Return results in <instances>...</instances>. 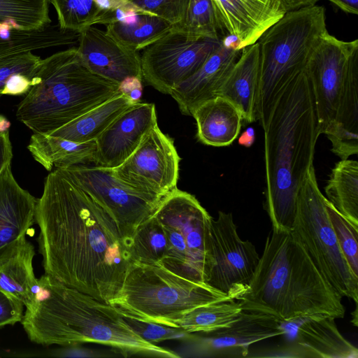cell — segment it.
Returning a JSON list of instances; mask_svg holds the SVG:
<instances>
[{"mask_svg": "<svg viewBox=\"0 0 358 358\" xmlns=\"http://www.w3.org/2000/svg\"><path fill=\"white\" fill-rule=\"evenodd\" d=\"M35 220L45 274L108 303L134 263L109 213L56 169L45 179Z\"/></svg>", "mask_w": 358, "mask_h": 358, "instance_id": "obj_1", "label": "cell"}, {"mask_svg": "<svg viewBox=\"0 0 358 358\" xmlns=\"http://www.w3.org/2000/svg\"><path fill=\"white\" fill-rule=\"evenodd\" d=\"M263 131L265 208L272 229L292 231L298 192L313 166L321 134L313 89L306 70L285 88Z\"/></svg>", "mask_w": 358, "mask_h": 358, "instance_id": "obj_2", "label": "cell"}, {"mask_svg": "<svg viewBox=\"0 0 358 358\" xmlns=\"http://www.w3.org/2000/svg\"><path fill=\"white\" fill-rule=\"evenodd\" d=\"M36 305L26 309L22 324L35 343L69 346L83 343L106 345L124 357H180L176 352L138 336L110 303L99 301L45 274Z\"/></svg>", "mask_w": 358, "mask_h": 358, "instance_id": "obj_3", "label": "cell"}, {"mask_svg": "<svg viewBox=\"0 0 358 358\" xmlns=\"http://www.w3.org/2000/svg\"><path fill=\"white\" fill-rule=\"evenodd\" d=\"M243 310L259 312L289 322L325 315L343 318L341 296L317 268L292 231L272 229L245 292Z\"/></svg>", "mask_w": 358, "mask_h": 358, "instance_id": "obj_4", "label": "cell"}, {"mask_svg": "<svg viewBox=\"0 0 358 358\" xmlns=\"http://www.w3.org/2000/svg\"><path fill=\"white\" fill-rule=\"evenodd\" d=\"M31 82L16 117L47 135L122 93L119 84L92 72L75 46L42 59Z\"/></svg>", "mask_w": 358, "mask_h": 358, "instance_id": "obj_5", "label": "cell"}, {"mask_svg": "<svg viewBox=\"0 0 358 358\" xmlns=\"http://www.w3.org/2000/svg\"><path fill=\"white\" fill-rule=\"evenodd\" d=\"M327 32L324 8L313 5L287 12L259 38L255 115L263 130L278 99L289 83L305 70Z\"/></svg>", "mask_w": 358, "mask_h": 358, "instance_id": "obj_6", "label": "cell"}, {"mask_svg": "<svg viewBox=\"0 0 358 358\" xmlns=\"http://www.w3.org/2000/svg\"><path fill=\"white\" fill-rule=\"evenodd\" d=\"M235 300L205 282L180 276L160 263H133L110 303L123 317L172 327L196 307Z\"/></svg>", "mask_w": 358, "mask_h": 358, "instance_id": "obj_7", "label": "cell"}, {"mask_svg": "<svg viewBox=\"0 0 358 358\" xmlns=\"http://www.w3.org/2000/svg\"><path fill=\"white\" fill-rule=\"evenodd\" d=\"M325 198L312 166L298 192L292 231L334 290L357 303L358 278L340 249L325 208Z\"/></svg>", "mask_w": 358, "mask_h": 358, "instance_id": "obj_8", "label": "cell"}, {"mask_svg": "<svg viewBox=\"0 0 358 358\" xmlns=\"http://www.w3.org/2000/svg\"><path fill=\"white\" fill-rule=\"evenodd\" d=\"M154 217L168 241L161 264L180 276L205 282L206 235L211 218L207 210L194 195L176 187L164 198Z\"/></svg>", "mask_w": 358, "mask_h": 358, "instance_id": "obj_9", "label": "cell"}, {"mask_svg": "<svg viewBox=\"0 0 358 358\" xmlns=\"http://www.w3.org/2000/svg\"><path fill=\"white\" fill-rule=\"evenodd\" d=\"M255 245L238 234L231 213L218 212L206 235L204 282L235 300L246 291L259 261Z\"/></svg>", "mask_w": 358, "mask_h": 358, "instance_id": "obj_10", "label": "cell"}, {"mask_svg": "<svg viewBox=\"0 0 358 358\" xmlns=\"http://www.w3.org/2000/svg\"><path fill=\"white\" fill-rule=\"evenodd\" d=\"M60 170L109 213L129 247L136 232L162 202L125 184L113 169L76 165Z\"/></svg>", "mask_w": 358, "mask_h": 358, "instance_id": "obj_11", "label": "cell"}, {"mask_svg": "<svg viewBox=\"0 0 358 358\" xmlns=\"http://www.w3.org/2000/svg\"><path fill=\"white\" fill-rule=\"evenodd\" d=\"M222 43L169 30L141 55L143 80L159 92L171 91L196 73Z\"/></svg>", "mask_w": 358, "mask_h": 358, "instance_id": "obj_12", "label": "cell"}, {"mask_svg": "<svg viewBox=\"0 0 358 358\" xmlns=\"http://www.w3.org/2000/svg\"><path fill=\"white\" fill-rule=\"evenodd\" d=\"M180 161L173 139L157 124L136 150L113 170L127 185L162 201L177 187Z\"/></svg>", "mask_w": 358, "mask_h": 358, "instance_id": "obj_13", "label": "cell"}, {"mask_svg": "<svg viewBox=\"0 0 358 358\" xmlns=\"http://www.w3.org/2000/svg\"><path fill=\"white\" fill-rule=\"evenodd\" d=\"M358 40L344 41L330 35L322 36L305 69L313 89L320 134L334 124L352 56Z\"/></svg>", "mask_w": 358, "mask_h": 358, "instance_id": "obj_14", "label": "cell"}, {"mask_svg": "<svg viewBox=\"0 0 358 358\" xmlns=\"http://www.w3.org/2000/svg\"><path fill=\"white\" fill-rule=\"evenodd\" d=\"M281 323L268 314L243 310L231 325L194 333L189 341L201 356L245 357L252 344L285 334Z\"/></svg>", "mask_w": 358, "mask_h": 358, "instance_id": "obj_15", "label": "cell"}, {"mask_svg": "<svg viewBox=\"0 0 358 358\" xmlns=\"http://www.w3.org/2000/svg\"><path fill=\"white\" fill-rule=\"evenodd\" d=\"M157 124L155 105L138 101L117 116L97 137L95 165L115 169Z\"/></svg>", "mask_w": 358, "mask_h": 358, "instance_id": "obj_16", "label": "cell"}, {"mask_svg": "<svg viewBox=\"0 0 358 358\" xmlns=\"http://www.w3.org/2000/svg\"><path fill=\"white\" fill-rule=\"evenodd\" d=\"M78 52L94 73L117 84L136 77L143 80L141 55L94 26L79 33Z\"/></svg>", "mask_w": 358, "mask_h": 358, "instance_id": "obj_17", "label": "cell"}, {"mask_svg": "<svg viewBox=\"0 0 358 358\" xmlns=\"http://www.w3.org/2000/svg\"><path fill=\"white\" fill-rule=\"evenodd\" d=\"M241 50L234 40L222 38V43L201 67L186 80L173 88L170 95L178 103L180 112L191 115L202 103L217 96L229 73L238 60Z\"/></svg>", "mask_w": 358, "mask_h": 358, "instance_id": "obj_18", "label": "cell"}, {"mask_svg": "<svg viewBox=\"0 0 358 358\" xmlns=\"http://www.w3.org/2000/svg\"><path fill=\"white\" fill-rule=\"evenodd\" d=\"M37 199L15 180L11 163L0 172V262L23 240L36 223Z\"/></svg>", "mask_w": 358, "mask_h": 358, "instance_id": "obj_19", "label": "cell"}, {"mask_svg": "<svg viewBox=\"0 0 358 358\" xmlns=\"http://www.w3.org/2000/svg\"><path fill=\"white\" fill-rule=\"evenodd\" d=\"M341 160L358 152V52L352 57L335 122L324 134Z\"/></svg>", "mask_w": 358, "mask_h": 358, "instance_id": "obj_20", "label": "cell"}, {"mask_svg": "<svg viewBox=\"0 0 358 358\" xmlns=\"http://www.w3.org/2000/svg\"><path fill=\"white\" fill-rule=\"evenodd\" d=\"M295 321L296 343L304 357L357 358L358 350L340 333L335 318L313 315Z\"/></svg>", "mask_w": 358, "mask_h": 358, "instance_id": "obj_21", "label": "cell"}, {"mask_svg": "<svg viewBox=\"0 0 358 358\" xmlns=\"http://www.w3.org/2000/svg\"><path fill=\"white\" fill-rule=\"evenodd\" d=\"M196 123V138L215 147L231 145L238 137L243 117L229 100L216 96L198 106L191 115Z\"/></svg>", "mask_w": 358, "mask_h": 358, "instance_id": "obj_22", "label": "cell"}, {"mask_svg": "<svg viewBox=\"0 0 358 358\" xmlns=\"http://www.w3.org/2000/svg\"><path fill=\"white\" fill-rule=\"evenodd\" d=\"M259 69V50L256 42L241 50L217 95L231 102L241 112L243 120L248 123L256 121L255 103Z\"/></svg>", "mask_w": 358, "mask_h": 358, "instance_id": "obj_23", "label": "cell"}, {"mask_svg": "<svg viewBox=\"0 0 358 358\" xmlns=\"http://www.w3.org/2000/svg\"><path fill=\"white\" fill-rule=\"evenodd\" d=\"M33 245L25 238L0 262V290L20 301L29 309L40 298L42 291L35 277Z\"/></svg>", "mask_w": 358, "mask_h": 358, "instance_id": "obj_24", "label": "cell"}, {"mask_svg": "<svg viewBox=\"0 0 358 358\" xmlns=\"http://www.w3.org/2000/svg\"><path fill=\"white\" fill-rule=\"evenodd\" d=\"M27 149L34 159L47 171L53 166L62 169L76 165L95 164L96 141L83 143L61 137L34 133Z\"/></svg>", "mask_w": 358, "mask_h": 358, "instance_id": "obj_25", "label": "cell"}, {"mask_svg": "<svg viewBox=\"0 0 358 358\" xmlns=\"http://www.w3.org/2000/svg\"><path fill=\"white\" fill-rule=\"evenodd\" d=\"M106 31L122 45L139 52L169 31L172 24L136 6L123 18L106 26Z\"/></svg>", "mask_w": 358, "mask_h": 358, "instance_id": "obj_26", "label": "cell"}, {"mask_svg": "<svg viewBox=\"0 0 358 358\" xmlns=\"http://www.w3.org/2000/svg\"><path fill=\"white\" fill-rule=\"evenodd\" d=\"M134 103L129 96L120 93L49 135L78 143L95 141L117 116Z\"/></svg>", "mask_w": 358, "mask_h": 358, "instance_id": "obj_27", "label": "cell"}, {"mask_svg": "<svg viewBox=\"0 0 358 358\" xmlns=\"http://www.w3.org/2000/svg\"><path fill=\"white\" fill-rule=\"evenodd\" d=\"M221 31L236 41L237 49L255 43L267 29L243 0H212Z\"/></svg>", "mask_w": 358, "mask_h": 358, "instance_id": "obj_28", "label": "cell"}, {"mask_svg": "<svg viewBox=\"0 0 358 358\" xmlns=\"http://www.w3.org/2000/svg\"><path fill=\"white\" fill-rule=\"evenodd\" d=\"M327 199L343 217L358 227V162L344 159L331 171L325 187Z\"/></svg>", "mask_w": 358, "mask_h": 358, "instance_id": "obj_29", "label": "cell"}, {"mask_svg": "<svg viewBox=\"0 0 358 358\" xmlns=\"http://www.w3.org/2000/svg\"><path fill=\"white\" fill-rule=\"evenodd\" d=\"M242 311L241 304L235 300L215 302L192 309L175 321L172 327L190 334L209 332L231 325Z\"/></svg>", "mask_w": 358, "mask_h": 358, "instance_id": "obj_30", "label": "cell"}, {"mask_svg": "<svg viewBox=\"0 0 358 358\" xmlns=\"http://www.w3.org/2000/svg\"><path fill=\"white\" fill-rule=\"evenodd\" d=\"M73 38L72 32L51 24L38 31H15L10 35L0 32V60L23 52L70 45Z\"/></svg>", "mask_w": 358, "mask_h": 358, "instance_id": "obj_31", "label": "cell"}, {"mask_svg": "<svg viewBox=\"0 0 358 358\" xmlns=\"http://www.w3.org/2000/svg\"><path fill=\"white\" fill-rule=\"evenodd\" d=\"M49 0H0V25L19 31L41 30L51 24Z\"/></svg>", "mask_w": 358, "mask_h": 358, "instance_id": "obj_32", "label": "cell"}, {"mask_svg": "<svg viewBox=\"0 0 358 358\" xmlns=\"http://www.w3.org/2000/svg\"><path fill=\"white\" fill-rule=\"evenodd\" d=\"M171 30L195 38L221 39V31L212 0H189L182 19Z\"/></svg>", "mask_w": 358, "mask_h": 358, "instance_id": "obj_33", "label": "cell"}, {"mask_svg": "<svg viewBox=\"0 0 358 358\" xmlns=\"http://www.w3.org/2000/svg\"><path fill=\"white\" fill-rule=\"evenodd\" d=\"M134 263H162L168 252V241L162 224L153 216L136 232L130 245Z\"/></svg>", "mask_w": 358, "mask_h": 358, "instance_id": "obj_34", "label": "cell"}, {"mask_svg": "<svg viewBox=\"0 0 358 358\" xmlns=\"http://www.w3.org/2000/svg\"><path fill=\"white\" fill-rule=\"evenodd\" d=\"M54 7L58 26L62 30L80 33L95 24H103V18L93 0H49Z\"/></svg>", "mask_w": 358, "mask_h": 358, "instance_id": "obj_35", "label": "cell"}, {"mask_svg": "<svg viewBox=\"0 0 358 358\" xmlns=\"http://www.w3.org/2000/svg\"><path fill=\"white\" fill-rule=\"evenodd\" d=\"M324 204L342 254L358 278V227L338 212L327 198Z\"/></svg>", "mask_w": 358, "mask_h": 358, "instance_id": "obj_36", "label": "cell"}, {"mask_svg": "<svg viewBox=\"0 0 358 358\" xmlns=\"http://www.w3.org/2000/svg\"><path fill=\"white\" fill-rule=\"evenodd\" d=\"M124 319L134 332L152 343L173 339L189 340L193 336V334L178 327L143 322L127 317H124Z\"/></svg>", "mask_w": 358, "mask_h": 358, "instance_id": "obj_37", "label": "cell"}, {"mask_svg": "<svg viewBox=\"0 0 358 358\" xmlns=\"http://www.w3.org/2000/svg\"><path fill=\"white\" fill-rule=\"evenodd\" d=\"M42 59L27 51L10 55L0 60V96L7 80L13 75L22 73L32 78Z\"/></svg>", "mask_w": 358, "mask_h": 358, "instance_id": "obj_38", "label": "cell"}, {"mask_svg": "<svg viewBox=\"0 0 358 358\" xmlns=\"http://www.w3.org/2000/svg\"><path fill=\"white\" fill-rule=\"evenodd\" d=\"M136 7L168 21L172 25L184 17L189 0H128Z\"/></svg>", "mask_w": 358, "mask_h": 358, "instance_id": "obj_39", "label": "cell"}, {"mask_svg": "<svg viewBox=\"0 0 358 358\" xmlns=\"http://www.w3.org/2000/svg\"><path fill=\"white\" fill-rule=\"evenodd\" d=\"M259 17L268 29L286 12L279 0H243Z\"/></svg>", "mask_w": 358, "mask_h": 358, "instance_id": "obj_40", "label": "cell"}, {"mask_svg": "<svg viewBox=\"0 0 358 358\" xmlns=\"http://www.w3.org/2000/svg\"><path fill=\"white\" fill-rule=\"evenodd\" d=\"M24 307L20 301L0 290V329L21 322Z\"/></svg>", "mask_w": 358, "mask_h": 358, "instance_id": "obj_41", "label": "cell"}, {"mask_svg": "<svg viewBox=\"0 0 358 358\" xmlns=\"http://www.w3.org/2000/svg\"><path fill=\"white\" fill-rule=\"evenodd\" d=\"M31 86V78L22 73H16L7 80L2 91V95L20 96L27 94Z\"/></svg>", "mask_w": 358, "mask_h": 358, "instance_id": "obj_42", "label": "cell"}, {"mask_svg": "<svg viewBox=\"0 0 358 358\" xmlns=\"http://www.w3.org/2000/svg\"><path fill=\"white\" fill-rule=\"evenodd\" d=\"M143 81L136 77L128 78L120 84V90L122 93L129 96L134 102L140 101L143 90Z\"/></svg>", "mask_w": 358, "mask_h": 358, "instance_id": "obj_43", "label": "cell"}, {"mask_svg": "<svg viewBox=\"0 0 358 358\" xmlns=\"http://www.w3.org/2000/svg\"><path fill=\"white\" fill-rule=\"evenodd\" d=\"M78 345L65 346L63 349L55 351L54 356L62 357H105L104 355L100 354L99 352L90 350L88 348H83L76 347Z\"/></svg>", "mask_w": 358, "mask_h": 358, "instance_id": "obj_44", "label": "cell"}, {"mask_svg": "<svg viewBox=\"0 0 358 358\" xmlns=\"http://www.w3.org/2000/svg\"><path fill=\"white\" fill-rule=\"evenodd\" d=\"M13 159V148L9 131L0 132V172Z\"/></svg>", "mask_w": 358, "mask_h": 358, "instance_id": "obj_45", "label": "cell"}, {"mask_svg": "<svg viewBox=\"0 0 358 358\" xmlns=\"http://www.w3.org/2000/svg\"><path fill=\"white\" fill-rule=\"evenodd\" d=\"M318 1L320 0H279L286 13L304 6L315 5Z\"/></svg>", "mask_w": 358, "mask_h": 358, "instance_id": "obj_46", "label": "cell"}, {"mask_svg": "<svg viewBox=\"0 0 358 358\" xmlns=\"http://www.w3.org/2000/svg\"><path fill=\"white\" fill-rule=\"evenodd\" d=\"M346 13L358 14V0H327Z\"/></svg>", "mask_w": 358, "mask_h": 358, "instance_id": "obj_47", "label": "cell"}, {"mask_svg": "<svg viewBox=\"0 0 358 358\" xmlns=\"http://www.w3.org/2000/svg\"><path fill=\"white\" fill-rule=\"evenodd\" d=\"M255 141V130L252 127L247 128L238 138V143L243 146L249 148Z\"/></svg>", "mask_w": 358, "mask_h": 358, "instance_id": "obj_48", "label": "cell"}, {"mask_svg": "<svg viewBox=\"0 0 358 358\" xmlns=\"http://www.w3.org/2000/svg\"><path fill=\"white\" fill-rule=\"evenodd\" d=\"M11 122L3 115H0V132H6L9 130Z\"/></svg>", "mask_w": 358, "mask_h": 358, "instance_id": "obj_49", "label": "cell"}]
</instances>
